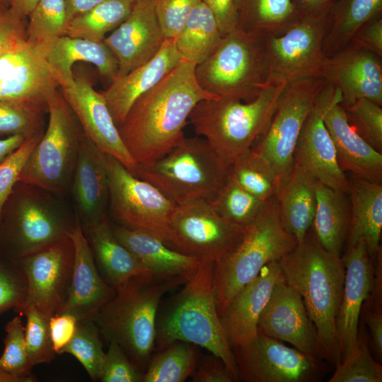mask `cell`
<instances>
[{
	"instance_id": "1",
	"label": "cell",
	"mask_w": 382,
	"mask_h": 382,
	"mask_svg": "<svg viewBox=\"0 0 382 382\" xmlns=\"http://www.w3.org/2000/svg\"><path fill=\"white\" fill-rule=\"evenodd\" d=\"M196 65L183 59L135 100L118 128L127 149L139 166L154 163L180 144L195 106L217 97L199 86L195 77Z\"/></svg>"
},
{
	"instance_id": "2",
	"label": "cell",
	"mask_w": 382,
	"mask_h": 382,
	"mask_svg": "<svg viewBox=\"0 0 382 382\" xmlns=\"http://www.w3.org/2000/svg\"><path fill=\"white\" fill-rule=\"evenodd\" d=\"M279 262L285 282L301 296L315 325L320 359L336 366L342 361L335 324L345 274L342 257L327 251L311 228Z\"/></svg>"
},
{
	"instance_id": "3",
	"label": "cell",
	"mask_w": 382,
	"mask_h": 382,
	"mask_svg": "<svg viewBox=\"0 0 382 382\" xmlns=\"http://www.w3.org/2000/svg\"><path fill=\"white\" fill-rule=\"evenodd\" d=\"M288 85L271 74L251 101L214 97L199 102L189 118L195 132L204 137L222 164L229 168L248 152L268 127Z\"/></svg>"
},
{
	"instance_id": "4",
	"label": "cell",
	"mask_w": 382,
	"mask_h": 382,
	"mask_svg": "<svg viewBox=\"0 0 382 382\" xmlns=\"http://www.w3.org/2000/svg\"><path fill=\"white\" fill-rule=\"evenodd\" d=\"M181 277H134L115 289L114 296L93 319L102 338L119 345L143 372L156 342L157 315L161 299L185 284Z\"/></svg>"
},
{
	"instance_id": "5",
	"label": "cell",
	"mask_w": 382,
	"mask_h": 382,
	"mask_svg": "<svg viewBox=\"0 0 382 382\" xmlns=\"http://www.w3.org/2000/svg\"><path fill=\"white\" fill-rule=\"evenodd\" d=\"M214 262L203 260L184 287L157 315L156 342L162 349L175 341L200 346L220 358L239 381L232 349L217 312L213 289Z\"/></svg>"
},
{
	"instance_id": "6",
	"label": "cell",
	"mask_w": 382,
	"mask_h": 382,
	"mask_svg": "<svg viewBox=\"0 0 382 382\" xmlns=\"http://www.w3.org/2000/svg\"><path fill=\"white\" fill-rule=\"evenodd\" d=\"M53 192L18 182L0 219V255L19 259L69 237L75 226Z\"/></svg>"
},
{
	"instance_id": "7",
	"label": "cell",
	"mask_w": 382,
	"mask_h": 382,
	"mask_svg": "<svg viewBox=\"0 0 382 382\" xmlns=\"http://www.w3.org/2000/svg\"><path fill=\"white\" fill-rule=\"evenodd\" d=\"M297 245L283 226L275 196L265 202L255 221L245 229L236 247L214 263L213 289L219 316L233 297L252 281L267 264L279 261Z\"/></svg>"
},
{
	"instance_id": "8",
	"label": "cell",
	"mask_w": 382,
	"mask_h": 382,
	"mask_svg": "<svg viewBox=\"0 0 382 382\" xmlns=\"http://www.w3.org/2000/svg\"><path fill=\"white\" fill-rule=\"evenodd\" d=\"M265 38L238 30L224 36L212 54L196 65L202 88L217 97L254 100L271 75Z\"/></svg>"
},
{
	"instance_id": "9",
	"label": "cell",
	"mask_w": 382,
	"mask_h": 382,
	"mask_svg": "<svg viewBox=\"0 0 382 382\" xmlns=\"http://www.w3.org/2000/svg\"><path fill=\"white\" fill-rule=\"evenodd\" d=\"M139 166V178L156 186L176 204L210 202L228 173L207 141L197 137H185L163 157Z\"/></svg>"
},
{
	"instance_id": "10",
	"label": "cell",
	"mask_w": 382,
	"mask_h": 382,
	"mask_svg": "<svg viewBox=\"0 0 382 382\" xmlns=\"http://www.w3.org/2000/svg\"><path fill=\"white\" fill-rule=\"evenodd\" d=\"M48 125L30 154L18 182L59 194L70 185L83 129L59 89L47 101Z\"/></svg>"
},
{
	"instance_id": "11",
	"label": "cell",
	"mask_w": 382,
	"mask_h": 382,
	"mask_svg": "<svg viewBox=\"0 0 382 382\" xmlns=\"http://www.w3.org/2000/svg\"><path fill=\"white\" fill-rule=\"evenodd\" d=\"M109 205L121 225L149 232L168 245L171 218L176 204L149 182L132 175L114 157L106 154Z\"/></svg>"
},
{
	"instance_id": "12",
	"label": "cell",
	"mask_w": 382,
	"mask_h": 382,
	"mask_svg": "<svg viewBox=\"0 0 382 382\" xmlns=\"http://www.w3.org/2000/svg\"><path fill=\"white\" fill-rule=\"evenodd\" d=\"M245 231L221 216L209 201L195 200L176 205L169 246L216 263L236 247Z\"/></svg>"
},
{
	"instance_id": "13",
	"label": "cell",
	"mask_w": 382,
	"mask_h": 382,
	"mask_svg": "<svg viewBox=\"0 0 382 382\" xmlns=\"http://www.w3.org/2000/svg\"><path fill=\"white\" fill-rule=\"evenodd\" d=\"M325 83L323 78H308L289 83L268 127L252 147L272 166L280 181L293 168L294 152L300 132Z\"/></svg>"
},
{
	"instance_id": "14",
	"label": "cell",
	"mask_w": 382,
	"mask_h": 382,
	"mask_svg": "<svg viewBox=\"0 0 382 382\" xmlns=\"http://www.w3.org/2000/svg\"><path fill=\"white\" fill-rule=\"evenodd\" d=\"M232 351L239 379L246 382H315L327 369L322 359L260 332Z\"/></svg>"
},
{
	"instance_id": "15",
	"label": "cell",
	"mask_w": 382,
	"mask_h": 382,
	"mask_svg": "<svg viewBox=\"0 0 382 382\" xmlns=\"http://www.w3.org/2000/svg\"><path fill=\"white\" fill-rule=\"evenodd\" d=\"M328 23L329 16L319 20H299L282 34L266 37L271 74L283 77L288 84L323 78L328 60L323 44Z\"/></svg>"
},
{
	"instance_id": "16",
	"label": "cell",
	"mask_w": 382,
	"mask_h": 382,
	"mask_svg": "<svg viewBox=\"0 0 382 382\" xmlns=\"http://www.w3.org/2000/svg\"><path fill=\"white\" fill-rule=\"evenodd\" d=\"M26 278L24 308L33 306L50 318L60 312L69 295L74 246L70 236L17 259Z\"/></svg>"
},
{
	"instance_id": "17",
	"label": "cell",
	"mask_w": 382,
	"mask_h": 382,
	"mask_svg": "<svg viewBox=\"0 0 382 382\" xmlns=\"http://www.w3.org/2000/svg\"><path fill=\"white\" fill-rule=\"evenodd\" d=\"M61 84L37 43L21 37L0 53V98L47 108Z\"/></svg>"
},
{
	"instance_id": "18",
	"label": "cell",
	"mask_w": 382,
	"mask_h": 382,
	"mask_svg": "<svg viewBox=\"0 0 382 382\" xmlns=\"http://www.w3.org/2000/svg\"><path fill=\"white\" fill-rule=\"evenodd\" d=\"M60 90L84 134L100 150L118 160L132 175L139 178L140 166L127 149L103 96L95 90L88 77L74 75L73 85Z\"/></svg>"
},
{
	"instance_id": "19",
	"label": "cell",
	"mask_w": 382,
	"mask_h": 382,
	"mask_svg": "<svg viewBox=\"0 0 382 382\" xmlns=\"http://www.w3.org/2000/svg\"><path fill=\"white\" fill-rule=\"evenodd\" d=\"M320 96L323 120L334 144L342 170L381 184L382 153L369 146L350 125L341 105L340 91L326 83Z\"/></svg>"
},
{
	"instance_id": "20",
	"label": "cell",
	"mask_w": 382,
	"mask_h": 382,
	"mask_svg": "<svg viewBox=\"0 0 382 382\" xmlns=\"http://www.w3.org/2000/svg\"><path fill=\"white\" fill-rule=\"evenodd\" d=\"M258 332L285 341L320 357L316 329L301 296L282 277L276 283L258 320Z\"/></svg>"
},
{
	"instance_id": "21",
	"label": "cell",
	"mask_w": 382,
	"mask_h": 382,
	"mask_svg": "<svg viewBox=\"0 0 382 382\" xmlns=\"http://www.w3.org/2000/svg\"><path fill=\"white\" fill-rule=\"evenodd\" d=\"M381 59L350 42L328 57L323 79L340 91L344 108L362 98L382 106Z\"/></svg>"
},
{
	"instance_id": "22",
	"label": "cell",
	"mask_w": 382,
	"mask_h": 382,
	"mask_svg": "<svg viewBox=\"0 0 382 382\" xmlns=\"http://www.w3.org/2000/svg\"><path fill=\"white\" fill-rule=\"evenodd\" d=\"M342 259L345 274L335 324L342 361L351 353L357 340L363 305L374 284L375 267L362 239L347 245Z\"/></svg>"
},
{
	"instance_id": "23",
	"label": "cell",
	"mask_w": 382,
	"mask_h": 382,
	"mask_svg": "<svg viewBox=\"0 0 382 382\" xmlns=\"http://www.w3.org/2000/svg\"><path fill=\"white\" fill-rule=\"evenodd\" d=\"M166 39L151 0H136L126 20L103 40L117 59L115 76L150 60Z\"/></svg>"
},
{
	"instance_id": "24",
	"label": "cell",
	"mask_w": 382,
	"mask_h": 382,
	"mask_svg": "<svg viewBox=\"0 0 382 382\" xmlns=\"http://www.w3.org/2000/svg\"><path fill=\"white\" fill-rule=\"evenodd\" d=\"M294 163L323 184L348 194L347 177L339 166L334 144L323 120L320 93L300 132Z\"/></svg>"
},
{
	"instance_id": "25",
	"label": "cell",
	"mask_w": 382,
	"mask_h": 382,
	"mask_svg": "<svg viewBox=\"0 0 382 382\" xmlns=\"http://www.w3.org/2000/svg\"><path fill=\"white\" fill-rule=\"evenodd\" d=\"M282 277L279 261L267 264L233 297L219 316L231 349L250 342L257 335L260 314Z\"/></svg>"
},
{
	"instance_id": "26",
	"label": "cell",
	"mask_w": 382,
	"mask_h": 382,
	"mask_svg": "<svg viewBox=\"0 0 382 382\" xmlns=\"http://www.w3.org/2000/svg\"><path fill=\"white\" fill-rule=\"evenodd\" d=\"M70 234L74 246L72 278L67 299L60 312L74 315L79 321L93 320L98 311L115 294V289L99 273L79 219Z\"/></svg>"
},
{
	"instance_id": "27",
	"label": "cell",
	"mask_w": 382,
	"mask_h": 382,
	"mask_svg": "<svg viewBox=\"0 0 382 382\" xmlns=\"http://www.w3.org/2000/svg\"><path fill=\"white\" fill-rule=\"evenodd\" d=\"M81 227L106 217L109 183L106 154L85 134L81 143L71 184Z\"/></svg>"
},
{
	"instance_id": "28",
	"label": "cell",
	"mask_w": 382,
	"mask_h": 382,
	"mask_svg": "<svg viewBox=\"0 0 382 382\" xmlns=\"http://www.w3.org/2000/svg\"><path fill=\"white\" fill-rule=\"evenodd\" d=\"M183 59L175 38H166L157 54L127 74L115 76L101 94L119 128L135 100L170 73Z\"/></svg>"
},
{
	"instance_id": "29",
	"label": "cell",
	"mask_w": 382,
	"mask_h": 382,
	"mask_svg": "<svg viewBox=\"0 0 382 382\" xmlns=\"http://www.w3.org/2000/svg\"><path fill=\"white\" fill-rule=\"evenodd\" d=\"M37 44L57 74L61 88L73 85L74 74L72 67L78 62L94 65L110 82L117 74V59L104 41L63 35Z\"/></svg>"
},
{
	"instance_id": "30",
	"label": "cell",
	"mask_w": 382,
	"mask_h": 382,
	"mask_svg": "<svg viewBox=\"0 0 382 382\" xmlns=\"http://www.w3.org/2000/svg\"><path fill=\"white\" fill-rule=\"evenodd\" d=\"M115 238L154 275L189 279L202 260L179 252L156 236L122 225L112 226Z\"/></svg>"
},
{
	"instance_id": "31",
	"label": "cell",
	"mask_w": 382,
	"mask_h": 382,
	"mask_svg": "<svg viewBox=\"0 0 382 382\" xmlns=\"http://www.w3.org/2000/svg\"><path fill=\"white\" fill-rule=\"evenodd\" d=\"M347 177L350 220L347 245L364 240L370 257L376 262L381 250L382 185L349 173Z\"/></svg>"
},
{
	"instance_id": "32",
	"label": "cell",
	"mask_w": 382,
	"mask_h": 382,
	"mask_svg": "<svg viewBox=\"0 0 382 382\" xmlns=\"http://www.w3.org/2000/svg\"><path fill=\"white\" fill-rule=\"evenodd\" d=\"M82 229L99 273L115 289L132 277L155 276L115 238L107 218Z\"/></svg>"
},
{
	"instance_id": "33",
	"label": "cell",
	"mask_w": 382,
	"mask_h": 382,
	"mask_svg": "<svg viewBox=\"0 0 382 382\" xmlns=\"http://www.w3.org/2000/svg\"><path fill=\"white\" fill-rule=\"evenodd\" d=\"M317 180L294 163L291 171L279 183L275 197L284 228L296 239L305 238L311 228L316 206Z\"/></svg>"
},
{
	"instance_id": "34",
	"label": "cell",
	"mask_w": 382,
	"mask_h": 382,
	"mask_svg": "<svg viewBox=\"0 0 382 382\" xmlns=\"http://www.w3.org/2000/svg\"><path fill=\"white\" fill-rule=\"evenodd\" d=\"M350 220L348 194L317 180L316 206L312 230L320 245L340 256Z\"/></svg>"
},
{
	"instance_id": "35",
	"label": "cell",
	"mask_w": 382,
	"mask_h": 382,
	"mask_svg": "<svg viewBox=\"0 0 382 382\" xmlns=\"http://www.w3.org/2000/svg\"><path fill=\"white\" fill-rule=\"evenodd\" d=\"M238 30L267 37L286 31L298 21L292 0H235Z\"/></svg>"
},
{
	"instance_id": "36",
	"label": "cell",
	"mask_w": 382,
	"mask_h": 382,
	"mask_svg": "<svg viewBox=\"0 0 382 382\" xmlns=\"http://www.w3.org/2000/svg\"><path fill=\"white\" fill-rule=\"evenodd\" d=\"M382 13V0H336L329 13L323 49L328 57L344 48L357 30Z\"/></svg>"
},
{
	"instance_id": "37",
	"label": "cell",
	"mask_w": 382,
	"mask_h": 382,
	"mask_svg": "<svg viewBox=\"0 0 382 382\" xmlns=\"http://www.w3.org/2000/svg\"><path fill=\"white\" fill-rule=\"evenodd\" d=\"M223 38L214 15L201 0L175 37V42L183 59L197 65L212 54Z\"/></svg>"
},
{
	"instance_id": "38",
	"label": "cell",
	"mask_w": 382,
	"mask_h": 382,
	"mask_svg": "<svg viewBox=\"0 0 382 382\" xmlns=\"http://www.w3.org/2000/svg\"><path fill=\"white\" fill-rule=\"evenodd\" d=\"M136 0H105L72 19L66 35L102 42L129 16Z\"/></svg>"
},
{
	"instance_id": "39",
	"label": "cell",
	"mask_w": 382,
	"mask_h": 382,
	"mask_svg": "<svg viewBox=\"0 0 382 382\" xmlns=\"http://www.w3.org/2000/svg\"><path fill=\"white\" fill-rule=\"evenodd\" d=\"M266 202L243 189L228 168L224 184L209 202L224 219L246 229L260 214Z\"/></svg>"
},
{
	"instance_id": "40",
	"label": "cell",
	"mask_w": 382,
	"mask_h": 382,
	"mask_svg": "<svg viewBox=\"0 0 382 382\" xmlns=\"http://www.w3.org/2000/svg\"><path fill=\"white\" fill-rule=\"evenodd\" d=\"M196 361V345L175 341L150 359L143 382H183L192 375Z\"/></svg>"
},
{
	"instance_id": "41",
	"label": "cell",
	"mask_w": 382,
	"mask_h": 382,
	"mask_svg": "<svg viewBox=\"0 0 382 382\" xmlns=\"http://www.w3.org/2000/svg\"><path fill=\"white\" fill-rule=\"evenodd\" d=\"M228 168L239 185L258 199L267 201L275 196L279 177L272 166L253 149Z\"/></svg>"
},
{
	"instance_id": "42",
	"label": "cell",
	"mask_w": 382,
	"mask_h": 382,
	"mask_svg": "<svg viewBox=\"0 0 382 382\" xmlns=\"http://www.w3.org/2000/svg\"><path fill=\"white\" fill-rule=\"evenodd\" d=\"M364 328H359L351 353L335 366L329 382H381L382 366L372 356Z\"/></svg>"
},
{
	"instance_id": "43",
	"label": "cell",
	"mask_w": 382,
	"mask_h": 382,
	"mask_svg": "<svg viewBox=\"0 0 382 382\" xmlns=\"http://www.w3.org/2000/svg\"><path fill=\"white\" fill-rule=\"evenodd\" d=\"M74 357L93 381L100 380L105 352L102 336L93 320L79 321L76 331L62 354Z\"/></svg>"
},
{
	"instance_id": "44",
	"label": "cell",
	"mask_w": 382,
	"mask_h": 382,
	"mask_svg": "<svg viewBox=\"0 0 382 382\" xmlns=\"http://www.w3.org/2000/svg\"><path fill=\"white\" fill-rule=\"evenodd\" d=\"M69 22L64 0H39L27 19L26 39L41 43L66 35Z\"/></svg>"
},
{
	"instance_id": "45",
	"label": "cell",
	"mask_w": 382,
	"mask_h": 382,
	"mask_svg": "<svg viewBox=\"0 0 382 382\" xmlns=\"http://www.w3.org/2000/svg\"><path fill=\"white\" fill-rule=\"evenodd\" d=\"M45 112L46 108L0 98V136L28 137L43 130Z\"/></svg>"
},
{
	"instance_id": "46",
	"label": "cell",
	"mask_w": 382,
	"mask_h": 382,
	"mask_svg": "<svg viewBox=\"0 0 382 382\" xmlns=\"http://www.w3.org/2000/svg\"><path fill=\"white\" fill-rule=\"evenodd\" d=\"M4 350L0 357V367L24 379L25 382L37 381L32 373L26 351L25 326L21 316L10 320L5 326Z\"/></svg>"
},
{
	"instance_id": "47",
	"label": "cell",
	"mask_w": 382,
	"mask_h": 382,
	"mask_svg": "<svg viewBox=\"0 0 382 382\" xmlns=\"http://www.w3.org/2000/svg\"><path fill=\"white\" fill-rule=\"evenodd\" d=\"M21 316L26 317L25 340L30 367L51 362L57 354L50 336V318L33 306L24 308Z\"/></svg>"
},
{
	"instance_id": "48",
	"label": "cell",
	"mask_w": 382,
	"mask_h": 382,
	"mask_svg": "<svg viewBox=\"0 0 382 382\" xmlns=\"http://www.w3.org/2000/svg\"><path fill=\"white\" fill-rule=\"evenodd\" d=\"M344 109L349 122L357 133L373 149L382 153L381 106L362 98Z\"/></svg>"
},
{
	"instance_id": "49",
	"label": "cell",
	"mask_w": 382,
	"mask_h": 382,
	"mask_svg": "<svg viewBox=\"0 0 382 382\" xmlns=\"http://www.w3.org/2000/svg\"><path fill=\"white\" fill-rule=\"evenodd\" d=\"M27 296V281L18 260L0 255V316L13 309L18 313Z\"/></svg>"
},
{
	"instance_id": "50",
	"label": "cell",
	"mask_w": 382,
	"mask_h": 382,
	"mask_svg": "<svg viewBox=\"0 0 382 382\" xmlns=\"http://www.w3.org/2000/svg\"><path fill=\"white\" fill-rule=\"evenodd\" d=\"M43 132L42 130L26 137L20 147L0 162V219L4 205L18 182L23 166Z\"/></svg>"
},
{
	"instance_id": "51",
	"label": "cell",
	"mask_w": 382,
	"mask_h": 382,
	"mask_svg": "<svg viewBox=\"0 0 382 382\" xmlns=\"http://www.w3.org/2000/svg\"><path fill=\"white\" fill-rule=\"evenodd\" d=\"M100 381L143 382L144 373L115 342L108 343Z\"/></svg>"
},
{
	"instance_id": "52",
	"label": "cell",
	"mask_w": 382,
	"mask_h": 382,
	"mask_svg": "<svg viewBox=\"0 0 382 382\" xmlns=\"http://www.w3.org/2000/svg\"><path fill=\"white\" fill-rule=\"evenodd\" d=\"M201 0H151L156 16L166 38H175L193 8Z\"/></svg>"
},
{
	"instance_id": "53",
	"label": "cell",
	"mask_w": 382,
	"mask_h": 382,
	"mask_svg": "<svg viewBox=\"0 0 382 382\" xmlns=\"http://www.w3.org/2000/svg\"><path fill=\"white\" fill-rule=\"evenodd\" d=\"M364 318L369 328L371 345L378 362L382 359V277H375L373 289L363 305Z\"/></svg>"
},
{
	"instance_id": "54",
	"label": "cell",
	"mask_w": 382,
	"mask_h": 382,
	"mask_svg": "<svg viewBox=\"0 0 382 382\" xmlns=\"http://www.w3.org/2000/svg\"><path fill=\"white\" fill-rule=\"evenodd\" d=\"M79 320L74 315L59 313L52 315L49 319V327L53 348L57 354L73 338L77 328Z\"/></svg>"
},
{
	"instance_id": "55",
	"label": "cell",
	"mask_w": 382,
	"mask_h": 382,
	"mask_svg": "<svg viewBox=\"0 0 382 382\" xmlns=\"http://www.w3.org/2000/svg\"><path fill=\"white\" fill-rule=\"evenodd\" d=\"M350 42L382 57V13L361 25Z\"/></svg>"
},
{
	"instance_id": "56",
	"label": "cell",
	"mask_w": 382,
	"mask_h": 382,
	"mask_svg": "<svg viewBox=\"0 0 382 382\" xmlns=\"http://www.w3.org/2000/svg\"><path fill=\"white\" fill-rule=\"evenodd\" d=\"M193 382H232L231 373L223 361L216 356L205 357L192 374Z\"/></svg>"
},
{
	"instance_id": "57",
	"label": "cell",
	"mask_w": 382,
	"mask_h": 382,
	"mask_svg": "<svg viewBox=\"0 0 382 382\" xmlns=\"http://www.w3.org/2000/svg\"><path fill=\"white\" fill-rule=\"evenodd\" d=\"M202 1L212 11L224 37L238 30L235 0Z\"/></svg>"
},
{
	"instance_id": "58",
	"label": "cell",
	"mask_w": 382,
	"mask_h": 382,
	"mask_svg": "<svg viewBox=\"0 0 382 382\" xmlns=\"http://www.w3.org/2000/svg\"><path fill=\"white\" fill-rule=\"evenodd\" d=\"M27 19L9 8L0 11V53L16 40L26 37Z\"/></svg>"
},
{
	"instance_id": "59",
	"label": "cell",
	"mask_w": 382,
	"mask_h": 382,
	"mask_svg": "<svg viewBox=\"0 0 382 382\" xmlns=\"http://www.w3.org/2000/svg\"><path fill=\"white\" fill-rule=\"evenodd\" d=\"M336 0H292L299 20L327 17Z\"/></svg>"
},
{
	"instance_id": "60",
	"label": "cell",
	"mask_w": 382,
	"mask_h": 382,
	"mask_svg": "<svg viewBox=\"0 0 382 382\" xmlns=\"http://www.w3.org/2000/svg\"><path fill=\"white\" fill-rule=\"evenodd\" d=\"M69 21L81 16L105 0H64Z\"/></svg>"
},
{
	"instance_id": "61",
	"label": "cell",
	"mask_w": 382,
	"mask_h": 382,
	"mask_svg": "<svg viewBox=\"0 0 382 382\" xmlns=\"http://www.w3.org/2000/svg\"><path fill=\"white\" fill-rule=\"evenodd\" d=\"M25 139V136L18 134L0 139V162L20 147Z\"/></svg>"
},
{
	"instance_id": "62",
	"label": "cell",
	"mask_w": 382,
	"mask_h": 382,
	"mask_svg": "<svg viewBox=\"0 0 382 382\" xmlns=\"http://www.w3.org/2000/svg\"><path fill=\"white\" fill-rule=\"evenodd\" d=\"M39 0H11L9 9L23 19H28Z\"/></svg>"
},
{
	"instance_id": "63",
	"label": "cell",
	"mask_w": 382,
	"mask_h": 382,
	"mask_svg": "<svg viewBox=\"0 0 382 382\" xmlns=\"http://www.w3.org/2000/svg\"><path fill=\"white\" fill-rule=\"evenodd\" d=\"M0 382H25V381L0 367Z\"/></svg>"
},
{
	"instance_id": "64",
	"label": "cell",
	"mask_w": 382,
	"mask_h": 382,
	"mask_svg": "<svg viewBox=\"0 0 382 382\" xmlns=\"http://www.w3.org/2000/svg\"><path fill=\"white\" fill-rule=\"evenodd\" d=\"M11 0H0V11L10 8Z\"/></svg>"
}]
</instances>
